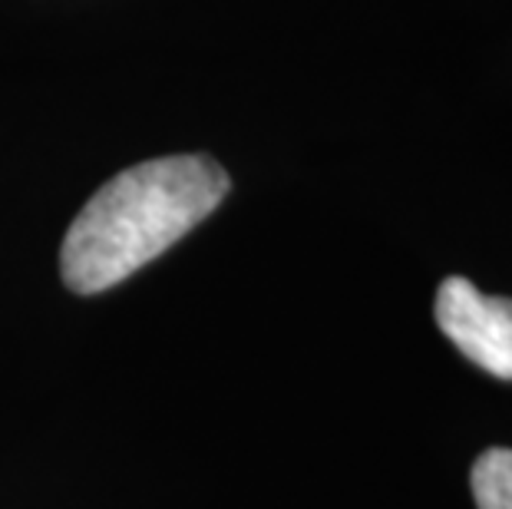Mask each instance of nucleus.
<instances>
[{
    "label": "nucleus",
    "mask_w": 512,
    "mask_h": 509,
    "mask_svg": "<svg viewBox=\"0 0 512 509\" xmlns=\"http://www.w3.org/2000/svg\"><path fill=\"white\" fill-rule=\"evenodd\" d=\"M228 172L209 156H162L129 166L76 212L60 248V275L96 295L136 275L228 196Z\"/></svg>",
    "instance_id": "obj_1"
},
{
    "label": "nucleus",
    "mask_w": 512,
    "mask_h": 509,
    "mask_svg": "<svg viewBox=\"0 0 512 509\" xmlns=\"http://www.w3.org/2000/svg\"><path fill=\"white\" fill-rule=\"evenodd\" d=\"M437 324L453 348L499 381H512V298L483 295L460 275L437 291Z\"/></svg>",
    "instance_id": "obj_2"
},
{
    "label": "nucleus",
    "mask_w": 512,
    "mask_h": 509,
    "mask_svg": "<svg viewBox=\"0 0 512 509\" xmlns=\"http://www.w3.org/2000/svg\"><path fill=\"white\" fill-rule=\"evenodd\" d=\"M473 500L479 509H512V450L493 447L473 463Z\"/></svg>",
    "instance_id": "obj_3"
}]
</instances>
